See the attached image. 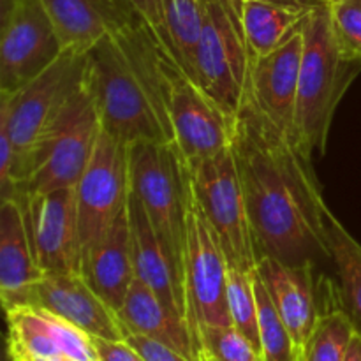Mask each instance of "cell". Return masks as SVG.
<instances>
[{
    "label": "cell",
    "mask_w": 361,
    "mask_h": 361,
    "mask_svg": "<svg viewBox=\"0 0 361 361\" xmlns=\"http://www.w3.org/2000/svg\"><path fill=\"white\" fill-rule=\"evenodd\" d=\"M317 268L312 263L293 264L271 256H261L256 268L302 355L321 316L338 307L335 282L317 277Z\"/></svg>",
    "instance_id": "cell-13"
},
{
    "label": "cell",
    "mask_w": 361,
    "mask_h": 361,
    "mask_svg": "<svg viewBox=\"0 0 361 361\" xmlns=\"http://www.w3.org/2000/svg\"><path fill=\"white\" fill-rule=\"evenodd\" d=\"M342 51L361 62V0H324Z\"/></svg>",
    "instance_id": "cell-30"
},
{
    "label": "cell",
    "mask_w": 361,
    "mask_h": 361,
    "mask_svg": "<svg viewBox=\"0 0 361 361\" xmlns=\"http://www.w3.org/2000/svg\"><path fill=\"white\" fill-rule=\"evenodd\" d=\"M74 190L85 254L129 208V145L101 129L94 155Z\"/></svg>",
    "instance_id": "cell-10"
},
{
    "label": "cell",
    "mask_w": 361,
    "mask_h": 361,
    "mask_svg": "<svg viewBox=\"0 0 361 361\" xmlns=\"http://www.w3.org/2000/svg\"><path fill=\"white\" fill-rule=\"evenodd\" d=\"M130 192L141 201L183 289L189 212L192 201L190 169L175 143L129 145Z\"/></svg>",
    "instance_id": "cell-5"
},
{
    "label": "cell",
    "mask_w": 361,
    "mask_h": 361,
    "mask_svg": "<svg viewBox=\"0 0 361 361\" xmlns=\"http://www.w3.org/2000/svg\"><path fill=\"white\" fill-rule=\"evenodd\" d=\"M250 63L252 49L243 30L240 0H204L194 80L231 116L245 102Z\"/></svg>",
    "instance_id": "cell-6"
},
{
    "label": "cell",
    "mask_w": 361,
    "mask_h": 361,
    "mask_svg": "<svg viewBox=\"0 0 361 361\" xmlns=\"http://www.w3.org/2000/svg\"><path fill=\"white\" fill-rule=\"evenodd\" d=\"M192 196L221 240L229 267L256 271L257 249L233 147L189 166Z\"/></svg>",
    "instance_id": "cell-7"
},
{
    "label": "cell",
    "mask_w": 361,
    "mask_h": 361,
    "mask_svg": "<svg viewBox=\"0 0 361 361\" xmlns=\"http://www.w3.org/2000/svg\"><path fill=\"white\" fill-rule=\"evenodd\" d=\"M126 341L147 361H192L180 355L175 349L168 348V345L161 344V342L154 341V338L145 337V335L129 334Z\"/></svg>",
    "instance_id": "cell-32"
},
{
    "label": "cell",
    "mask_w": 361,
    "mask_h": 361,
    "mask_svg": "<svg viewBox=\"0 0 361 361\" xmlns=\"http://www.w3.org/2000/svg\"><path fill=\"white\" fill-rule=\"evenodd\" d=\"M81 277L111 309L116 312L122 309L123 300L136 281L129 208L116 219L109 231L83 254Z\"/></svg>",
    "instance_id": "cell-18"
},
{
    "label": "cell",
    "mask_w": 361,
    "mask_h": 361,
    "mask_svg": "<svg viewBox=\"0 0 361 361\" xmlns=\"http://www.w3.org/2000/svg\"><path fill=\"white\" fill-rule=\"evenodd\" d=\"M204 25V0H164L166 53L194 80Z\"/></svg>",
    "instance_id": "cell-25"
},
{
    "label": "cell",
    "mask_w": 361,
    "mask_h": 361,
    "mask_svg": "<svg viewBox=\"0 0 361 361\" xmlns=\"http://www.w3.org/2000/svg\"><path fill=\"white\" fill-rule=\"evenodd\" d=\"M161 63L173 143L187 164L228 150L235 137L236 116L226 113L164 49Z\"/></svg>",
    "instance_id": "cell-8"
},
{
    "label": "cell",
    "mask_w": 361,
    "mask_h": 361,
    "mask_svg": "<svg viewBox=\"0 0 361 361\" xmlns=\"http://www.w3.org/2000/svg\"><path fill=\"white\" fill-rule=\"evenodd\" d=\"M231 147L257 257L330 264V208L321 194L312 159L268 122L249 99L236 115Z\"/></svg>",
    "instance_id": "cell-1"
},
{
    "label": "cell",
    "mask_w": 361,
    "mask_h": 361,
    "mask_svg": "<svg viewBox=\"0 0 361 361\" xmlns=\"http://www.w3.org/2000/svg\"><path fill=\"white\" fill-rule=\"evenodd\" d=\"M344 361H361V334L353 335L351 344H349L348 353H345Z\"/></svg>",
    "instance_id": "cell-34"
},
{
    "label": "cell",
    "mask_w": 361,
    "mask_h": 361,
    "mask_svg": "<svg viewBox=\"0 0 361 361\" xmlns=\"http://www.w3.org/2000/svg\"><path fill=\"white\" fill-rule=\"evenodd\" d=\"M35 259L44 274H80L83 264L74 187L20 197Z\"/></svg>",
    "instance_id": "cell-14"
},
{
    "label": "cell",
    "mask_w": 361,
    "mask_h": 361,
    "mask_svg": "<svg viewBox=\"0 0 361 361\" xmlns=\"http://www.w3.org/2000/svg\"><path fill=\"white\" fill-rule=\"evenodd\" d=\"M328 247L338 309L349 317L356 334H361V245L331 212H328Z\"/></svg>",
    "instance_id": "cell-24"
},
{
    "label": "cell",
    "mask_w": 361,
    "mask_h": 361,
    "mask_svg": "<svg viewBox=\"0 0 361 361\" xmlns=\"http://www.w3.org/2000/svg\"><path fill=\"white\" fill-rule=\"evenodd\" d=\"M303 53L302 25L268 55H254L247 97L257 111L295 141L296 97ZM296 143V141H295Z\"/></svg>",
    "instance_id": "cell-16"
},
{
    "label": "cell",
    "mask_w": 361,
    "mask_h": 361,
    "mask_svg": "<svg viewBox=\"0 0 361 361\" xmlns=\"http://www.w3.org/2000/svg\"><path fill=\"white\" fill-rule=\"evenodd\" d=\"M196 361H263L256 345L233 324L203 328L194 338Z\"/></svg>",
    "instance_id": "cell-28"
},
{
    "label": "cell",
    "mask_w": 361,
    "mask_h": 361,
    "mask_svg": "<svg viewBox=\"0 0 361 361\" xmlns=\"http://www.w3.org/2000/svg\"><path fill=\"white\" fill-rule=\"evenodd\" d=\"M240 2H245V0H240Z\"/></svg>",
    "instance_id": "cell-35"
},
{
    "label": "cell",
    "mask_w": 361,
    "mask_h": 361,
    "mask_svg": "<svg viewBox=\"0 0 361 361\" xmlns=\"http://www.w3.org/2000/svg\"><path fill=\"white\" fill-rule=\"evenodd\" d=\"M63 48L88 51L109 32L134 18L122 0H41Z\"/></svg>",
    "instance_id": "cell-21"
},
{
    "label": "cell",
    "mask_w": 361,
    "mask_h": 361,
    "mask_svg": "<svg viewBox=\"0 0 361 361\" xmlns=\"http://www.w3.org/2000/svg\"><path fill=\"white\" fill-rule=\"evenodd\" d=\"M254 288L259 312V344L263 361H302V351L275 309L257 271L254 275Z\"/></svg>",
    "instance_id": "cell-26"
},
{
    "label": "cell",
    "mask_w": 361,
    "mask_h": 361,
    "mask_svg": "<svg viewBox=\"0 0 361 361\" xmlns=\"http://www.w3.org/2000/svg\"><path fill=\"white\" fill-rule=\"evenodd\" d=\"M66 51L41 0H2L0 95L13 94Z\"/></svg>",
    "instance_id": "cell-9"
},
{
    "label": "cell",
    "mask_w": 361,
    "mask_h": 361,
    "mask_svg": "<svg viewBox=\"0 0 361 361\" xmlns=\"http://www.w3.org/2000/svg\"><path fill=\"white\" fill-rule=\"evenodd\" d=\"M6 317L11 361H99L90 335L42 307L13 305Z\"/></svg>",
    "instance_id": "cell-15"
},
{
    "label": "cell",
    "mask_w": 361,
    "mask_h": 361,
    "mask_svg": "<svg viewBox=\"0 0 361 361\" xmlns=\"http://www.w3.org/2000/svg\"><path fill=\"white\" fill-rule=\"evenodd\" d=\"M303 53L296 97L295 141L312 159L326 152L335 109L361 71L342 51L324 0H314L302 23Z\"/></svg>",
    "instance_id": "cell-4"
},
{
    "label": "cell",
    "mask_w": 361,
    "mask_h": 361,
    "mask_svg": "<svg viewBox=\"0 0 361 361\" xmlns=\"http://www.w3.org/2000/svg\"><path fill=\"white\" fill-rule=\"evenodd\" d=\"M92 341L99 361H147L127 341H106L94 337Z\"/></svg>",
    "instance_id": "cell-33"
},
{
    "label": "cell",
    "mask_w": 361,
    "mask_h": 361,
    "mask_svg": "<svg viewBox=\"0 0 361 361\" xmlns=\"http://www.w3.org/2000/svg\"><path fill=\"white\" fill-rule=\"evenodd\" d=\"M16 305L42 307L94 338L126 341L127 337L118 312L80 274H46L21 296Z\"/></svg>",
    "instance_id": "cell-17"
},
{
    "label": "cell",
    "mask_w": 361,
    "mask_h": 361,
    "mask_svg": "<svg viewBox=\"0 0 361 361\" xmlns=\"http://www.w3.org/2000/svg\"><path fill=\"white\" fill-rule=\"evenodd\" d=\"M122 2L130 11V14L154 34L161 48L166 51L164 0H122Z\"/></svg>",
    "instance_id": "cell-31"
},
{
    "label": "cell",
    "mask_w": 361,
    "mask_h": 361,
    "mask_svg": "<svg viewBox=\"0 0 361 361\" xmlns=\"http://www.w3.org/2000/svg\"><path fill=\"white\" fill-rule=\"evenodd\" d=\"M101 129L94 99L83 80L63 109L25 194L76 187L94 155Z\"/></svg>",
    "instance_id": "cell-12"
},
{
    "label": "cell",
    "mask_w": 361,
    "mask_h": 361,
    "mask_svg": "<svg viewBox=\"0 0 361 361\" xmlns=\"http://www.w3.org/2000/svg\"><path fill=\"white\" fill-rule=\"evenodd\" d=\"M87 51L66 49L51 67L13 94L0 95V126L14 147L13 183L2 200L25 196L28 180L41 164L49 137L85 80Z\"/></svg>",
    "instance_id": "cell-3"
},
{
    "label": "cell",
    "mask_w": 361,
    "mask_h": 361,
    "mask_svg": "<svg viewBox=\"0 0 361 361\" xmlns=\"http://www.w3.org/2000/svg\"><path fill=\"white\" fill-rule=\"evenodd\" d=\"M314 0H245L240 2L243 30L254 55H268L282 44L309 14Z\"/></svg>",
    "instance_id": "cell-23"
},
{
    "label": "cell",
    "mask_w": 361,
    "mask_h": 361,
    "mask_svg": "<svg viewBox=\"0 0 361 361\" xmlns=\"http://www.w3.org/2000/svg\"><path fill=\"white\" fill-rule=\"evenodd\" d=\"M118 317L126 326L127 335H145L175 349L185 358L196 361L194 344L185 321L173 316L161 300L141 281H134L123 300Z\"/></svg>",
    "instance_id": "cell-22"
},
{
    "label": "cell",
    "mask_w": 361,
    "mask_h": 361,
    "mask_svg": "<svg viewBox=\"0 0 361 361\" xmlns=\"http://www.w3.org/2000/svg\"><path fill=\"white\" fill-rule=\"evenodd\" d=\"M353 335L355 328L338 307L326 310L303 348L302 361H344Z\"/></svg>",
    "instance_id": "cell-27"
},
{
    "label": "cell",
    "mask_w": 361,
    "mask_h": 361,
    "mask_svg": "<svg viewBox=\"0 0 361 361\" xmlns=\"http://www.w3.org/2000/svg\"><path fill=\"white\" fill-rule=\"evenodd\" d=\"M161 56V44L137 18L87 51L85 83L101 127L126 145L173 143Z\"/></svg>",
    "instance_id": "cell-2"
},
{
    "label": "cell",
    "mask_w": 361,
    "mask_h": 361,
    "mask_svg": "<svg viewBox=\"0 0 361 361\" xmlns=\"http://www.w3.org/2000/svg\"><path fill=\"white\" fill-rule=\"evenodd\" d=\"M35 259L23 204L2 200L0 204V298L4 309L16 305L21 296L44 277Z\"/></svg>",
    "instance_id": "cell-20"
},
{
    "label": "cell",
    "mask_w": 361,
    "mask_h": 361,
    "mask_svg": "<svg viewBox=\"0 0 361 361\" xmlns=\"http://www.w3.org/2000/svg\"><path fill=\"white\" fill-rule=\"evenodd\" d=\"M256 271L238 270L229 267L228 270V305L233 326L238 328L261 353L259 344V312H257V296L254 288Z\"/></svg>",
    "instance_id": "cell-29"
},
{
    "label": "cell",
    "mask_w": 361,
    "mask_h": 361,
    "mask_svg": "<svg viewBox=\"0 0 361 361\" xmlns=\"http://www.w3.org/2000/svg\"><path fill=\"white\" fill-rule=\"evenodd\" d=\"M129 222L130 231H133L136 279L143 282L161 300L162 305L173 316L185 321V289H183L182 282L176 275L164 247L159 242L143 204L133 192L129 197Z\"/></svg>",
    "instance_id": "cell-19"
},
{
    "label": "cell",
    "mask_w": 361,
    "mask_h": 361,
    "mask_svg": "<svg viewBox=\"0 0 361 361\" xmlns=\"http://www.w3.org/2000/svg\"><path fill=\"white\" fill-rule=\"evenodd\" d=\"M228 270L221 240L192 196L185 254V321L192 344L203 328L233 324L228 305Z\"/></svg>",
    "instance_id": "cell-11"
}]
</instances>
